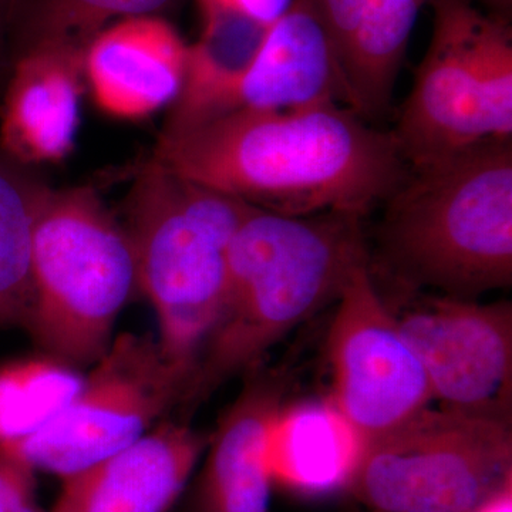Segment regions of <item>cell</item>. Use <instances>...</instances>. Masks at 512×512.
<instances>
[{"instance_id":"obj_1","label":"cell","mask_w":512,"mask_h":512,"mask_svg":"<svg viewBox=\"0 0 512 512\" xmlns=\"http://www.w3.org/2000/svg\"><path fill=\"white\" fill-rule=\"evenodd\" d=\"M153 160L191 183L289 217H366L409 174L392 131L335 101L232 111L163 134Z\"/></svg>"},{"instance_id":"obj_2","label":"cell","mask_w":512,"mask_h":512,"mask_svg":"<svg viewBox=\"0 0 512 512\" xmlns=\"http://www.w3.org/2000/svg\"><path fill=\"white\" fill-rule=\"evenodd\" d=\"M362 218L252 208L229 244L220 315L198 356L188 399L254 369L303 320L338 301L352 272L370 261Z\"/></svg>"},{"instance_id":"obj_3","label":"cell","mask_w":512,"mask_h":512,"mask_svg":"<svg viewBox=\"0 0 512 512\" xmlns=\"http://www.w3.org/2000/svg\"><path fill=\"white\" fill-rule=\"evenodd\" d=\"M383 264L403 291L476 299L512 284V143L414 168L384 202Z\"/></svg>"},{"instance_id":"obj_4","label":"cell","mask_w":512,"mask_h":512,"mask_svg":"<svg viewBox=\"0 0 512 512\" xmlns=\"http://www.w3.org/2000/svg\"><path fill=\"white\" fill-rule=\"evenodd\" d=\"M252 208L154 160L128 198L137 288L156 313L164 355L192 372L220 315L229 244Z\"/></svg>"},{"instance_id":"obj_5","label":"cell","mask_w":512,"mask_h":512,"mask_svg":"<svg viewBox=\"0 0 512 512\" xmlns=\"http://www.w3.org/2000/svg\"><path fill=\"white\" fill-rule=\"evenodd\" d=\"M32 306L26 329L46 356L94 365L137 288L136 261L120 227L90 188L37 192L30 248Z\"/></svg>"},{"instance_id":"obj_6","label":"cell","mask_w":512,"mask_h":512,"mask_svg":"<svg viewBox=\"0 0 512 512\" xmlns=\"http://www.w3.org/2000/svg\"><path fill=\"white\" fill-rule=\"evenodd\" d=\"M510 478L511 423L427 407L367 443L348 491L373 512H471Z\"/></svg>"},{"instance_id":"obj_7","label":"cell","mask_w":512,"mask_h":512,"mask_svg":"<svg viewBox=\"0 0 512 512\" xmlns=\"http://www.w3.org/2000/svg\"><path fill=\"white\" fill-rule=\"evenodd\" d=\"M192 377L194 372L171 362L158 342L123 333L111 340L62 412L0 451L63 480L146 436L188 396Z\"/></svg>"},{"instance_id":"obj_8","label":"cell","mask_w":512,"mask_h":512,"mask_svg":"<svg viewBox=\"0 0 512 512\" xmlns=\"http://www.w3.org/2000/svg\"><path fill=\"white\" fill-rule=\"evenodd\" d=\"M330 323L329 399L366 443L433 402L429 379L373 281L370 261L352 272Z\"/></svg>"},{"instance_id":"obj_9","label":"cell","mask_w":512,"mask_h":512,"mask_svg":"<svg viewBox=\"0 0 512 512\" xmlns=\"http://www.w3.org/2000/svg\"><path fill=\"white\" fill-rule=\"evenodd\" d=\"M392 312L441 407L511 423L512 305L420 295Z\"/></svg>"},{"instance_id":"obj_10","label":"cell","mask_w":512,"mask_h":512,"mask_svg":"<svg viewBox=\"0 0 512 512\" xmlns=\"http://www.w3.org/2000/svg\"><path fill=\"white\" fill-rule=\"evenodd\" d=\"M433 33L392 131L414 168L456 156L484 141L473 43L481 12L470 0H436Z\"/></svg>"},{"instance_id":"obj_11","label":"cell","mask_w":512,"mask_h":512,"mask_svg":"<svg viewBox=\"0 0 512 512\" xmlns=\"http://www.w3.org/2000/svg\"><path fill=\"white\" fill-rule=\"evenodd\" d=\"M207 447L185 424L164 423L136 443L63 478L47 512H168Z\"/></svg>"},{"instance_id":"obj_12","label":"cell","mask_w":512,"mask_h":512,"mask_svg":"<svg viewBox=\"0 0 512 512\" xmlns=\"http://www.w3.org/2000/svg\"><path fill=\"white\" fill-rule=\"evenodd\" d=\"M187 55V43L160 16L121 19L84 49V82L107 116L146 119L177 99Z\"/></svg>"},{"instance_id":"obj_13","label":"cell","mask_w":512,"mask_h":512,"mask_svg":"<svg viewBox=\"0 0 512 512\" xmlns=\"http://www.w3.org/2000/svg\"><path fill=\"white\" fill-rule=\"evenodd\" d=\"M84 49L66 43L26 47L0 111V147L22 164L59 163L80 123Z\"/></svg>"},{"instance_id":"obj_14","label":"cell","mask_w":512,"mask_h":512,"mask_svg":"<svg viewBox=\"0 0 512 512\" xmlns=\"http://www.w3.org/2000/svg\"><path fill=\"white\" fill-rule=\"evenodd\" d=\"M323 101L352 109L345 74L325 29L308 0H293L291 8L266 30L224 114L295 109Z\"/></svg>"},{"instance_id":"obj_15","label":"cell","mask_w":512,"mask_h":512,"mask_svg":"<svg viewBox=\"0 0 512 512\" xmlns=\"http://www.w3.org/2000/svg\"><path fill=\"white\" fill-rule=\"evenodd\" d=\"M278 377H254L222 417L197 488V512H269V430L281 409Z\"/></svg>"},{"instance_id":"obj_16","label":"cell","mask_w":512,"mask_h":512,"mask_svg":"<svg viewBox=\"0 0 512 512\" xmlns=\"http://www.w3.org/2000/svg\"><path fill=\"white\" fill-rule=\"evenodd\" d=\"M366 446L332 400L284 403L269 430L272 483L309 497L349 490Z\"/></svg>"},{"instance_id":"obj_17","label":"cell","mask_w":512,"mask_h":512,"mask_svg":"<svg viewBox=\"0 0 512 512\" xmlns=\"http://www.w3.org/2000/svg\"><path fill=\"white\" fill-rule=\"evenodd\" d=\"M202 25L200 40L188 46L183 86L163 134L183 133L221 117L271 26L231 13L204 16Z\"/></svg>"},{"instance_id":"obj_18","label":"cell","mask_w":512,"mask_h":512,"mask_svg":"<svg viewBox=\"0 0 512 512\" xmlns=\"http://www.w3.org/2000/svg\"><path fill=\"white\" fill-rule=\"evenodd\" d=\"M424 0H370L343 64L352 110L370 121L389 110Z\"/></svg>"},{"instance_id":"obj_19","label":"cell","mask_w":512,"mask_h":512,"mask_svg":"<svg viewBox=\"0 0 512 512\" xmlns=\"http://www.w3.org/2000/svg\"><path fill=\"white\" fill-rule=\"evenodd\" d=\"M83 382L76 367L49 356L0 369V446L42 429L72 402Z\"/></svg>"},{"instance_id":"obj_20","label":"cell","mask_w":512,"mask_h":512,"mask_svg":"<svg viewBox=\"0 0 512 512\" xmlns=\"http://www.w3.org/2000/svg\"><path fill=\"white\" fill-rule=\"evenodd\" d=\"M40 187L0 164V325L28 322L30 248Z\"/></svg>"},{"instance_id":"obj_21","label":"cell","mask_w":512,"mask_h":512,"mask_svg":"<svg viewBox=\"0 0 512 512\" xmlns=\"http://www.w3.org/2000/svg\"><path fill=\"white\" fill-rule=\"evenodd\" d=\"M174 0H32L26 47L66 43L86 49L114 19L156 15Z\"/></svg>"},{"instance_id":"obj_22","label":"cell","mask_w":512,"mask_h":512,"mask_svg":"<svg viewBox=\"0 0 512 512\" xmlns=\"http://www.w3.org/2000/svg\"><path fill=\"white\" fill-rule=\"evenodd\" d=\"M474 73L485 136L512 138V35L507 20L478 19L473 43Z\"/></svg>"},{"instance_id":"obj_23","label":"cell","mask_w":512,"mask_h":512,"mask_svg":"<svg viewBox=\"0 0 512 512\" xmlns=\"http://www.w3.org/2000/svg\"><path fill=\"white\" fill-rule=\"evenodd\" d=\"M308 2L320 25L325 29L343 70V64L365 18L370 0H308Z\"/></svg>"},{"instance_id":"obj_24","label":"cell","mask_w":512,"mask_h":512,"mask_svg":"<svg viewBox=\"0 0 512 512\" xmlns=\"http://www.w3.org/2000/svg\"><path fill=\"white\" fill-rule=\"evenodd\" d=\"M35 473L25 461L0 451V512H45L37 501Z\"/></svg>"},{"instance_id":"obj_25","label":"cell","mask_w":512,"mask_h":512,"mask_svg":"<svg viewBox=\"0 0 512 512\" xmlns=\"http://www.w3.org/2000/svg\"><path fill=\"white\" fill-rule=\"evenodd\" d=\"M197 3L202 18L231 13L269 26L291 8L293 0H197Z\"/></svg>"},{"instance_id":"obj_26","label":"cell","mask_w":512,"mask_h":512,"mask_svg":"<svg viewBox=\"0 0 512 512\" xmlns=\"http://www.w3.org/2000/svg\"><path fill=\"white\" fill-rule=\"evenodd\" d=\"M471 512H512V478L488 495Z\"/></svg>"},{"instance_id":"obj_27","label":"cell","mask_w":512,"mask_h":512,"mask_svg":"<svg viewBox=\"0 0 512 512\" xmlns=\"http://www.w3.org/2000/svg\"><path fill=\"white\" fill-rule=\"evenodd\" d=\"M485 5L490 8L500 10V12H507L511 9L512 0H483Z\"/></svg>"},{"instance_id":"obj_28","label":"cell","mask_w":512,"mask_h":512,"mask_svg":"<svg viewBox=\"0 0 512 512\" xmlns=\"http://www.w3.org/2000/svg\"><path fill=\"white\" fill-rule=\"evenodd\" d=\"M6 0H0V35H2L3 18H5Z\"/></svg>"},{"instance_id":"obj_29","label":"cell","mask_w":512,"mask_h":512,"mask_svg":"<svg viewBox=\"0 0 512 512\" xmlns=\"http://www.w3.org/2000/svg\"><path fill=\"white\" fill-rule=\"evenodd\" d=\"M424 2L430 3V5H431V3L436 2V0H424Z\"/></svg>"}]
</instances>
